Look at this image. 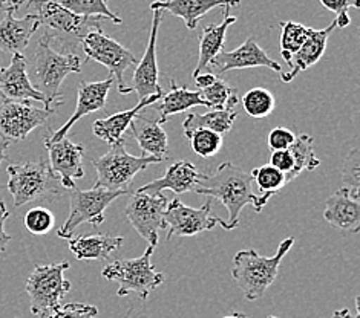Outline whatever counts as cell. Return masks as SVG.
Segmentation results:
<instances>
[{
    "label": "cell",
    "instance_id": "cell-1",
    "mask_svg": "<svg viewBox=\"0 0 360 318\" xmlns=\"http://www.w3.org/2000/svg\"><path fill=\"white\" fill-rule=\"evenodd\" d=\"M193 192L201 196L215 197L224 205L229 211V218L221 223V227L226 231H231L238 227L241 211L245 205H253L255 211L261 213L270 201V196L255 192L250 173L231 162L221 164L213 175H204L201 183L193 188Z\"/></svg>",
    "mask_w": 360,
    "mask_h": 318
},
{
    "label": "cell",
    "instance_id": "cell-2",
    "mask_svg": "<svg viewBox=\"0 0 360 318\" xmlns=\"http://www.w3.org/2000/svg\"><path fill=\"white\" fill-rule=\"evenodd\" d=\"M82 58L74 53H58L45 36L37 43L31 66V83L46 98L48 106L56 109L62 105L60 88L70 74H80Z\"/></svg>",
    "mask_w": 360,
    "mask_h": 318
},
{
    "label": "cell",
    "instance_id": "cell-3",
    "mask_svg": "<svg viewBox=\"0 0 360 318\" xmlns=\"http://www.w3.org/2000/svg\"><path fill=\"white\" fill-rule=\"evenodd\" d=\"M295 244L293 237L282 240L278 251L271 257H264L255 249H243L233 257L231 276L244 292L248 302L261 298L278 277L281 262Z\"/></svg>",
    "mask_w": 360,
    "mask_h": 318
},
{
    "label": "cell",
    "instance_id": "cell-4",
    "mask_svg": "<svg viewBox=\"0 0 360 318\" xmlns=\"http://www.w3.org/2000/svg\"><path fill=\"white\" fill-rule=\"evenodd\" d=\"M8 171V190H10L14 207L39 199H49V196L62 194L65 188L60 179L53 173L46 159L23 164H11Z\"/></svg>",
    "mask_w": 360,
    "mask_h": 318
},
{
    "label": "cell",
    "instance_id": "cell-5",
    "mask_svg": "<svg viewBox=\"0 0 360 318\" xmlns=\"http://www.w3.org/2000/svg\"><path fill=\"white\" fill-rule=\"evenodd\" d=\"M36 10L40 27L45 28V36L53 43L54 40L82 43L92 31H101L103 17H84L74 14L60 4V0H30Z\"/></svg>",
    "mask_w": 360,
    "mask_h": 318
},
{
    "label": "cell",
    "instance_id": "cell-6",
    "mask_svg": "<svg viewBox=\"0 0 360 318\" xmlns=\"http://www.w3.org/2000/svg\"><path fill=\"white\" fill-rule=\"evenodd\" d=\"M155 248V245H149L143 256L135 257V259L115 260L101 270L103 277L118 283V297L135 292L141 300H148L150 292L165 281V274L157 272L152 265V256Z\"/></svg>",
    "mask_w": 360,
    "mask_h": 318
},
{
    "label": "cell",
    "instance_id": "cell-7",
    "mask_svg": "<svg viewBox=\"0 0 360 318\" xmlns=\"http://www.w3.org/2000/svg\"><path fill=\"white\" fill-rule=\"evenodd\" d=\"M66 270H70L68 262L34 266L25 285L34 315L48 318L71 291V281L65 279Z\"/></svg>",
    "mask_w": 360,
    "mask_h": 318
},
{
    "label": "cell",
    "instance_id": "cell-8",
    "mask_svg": "<svg viewBox=\"0 0 360 318\" xmlns=\"http://www.w3.org/2000/svg\"><path fill=\"white\" fill-rule=\"evenodd\" d=\"M161 159L153 157H134L124 149V140L120 141L106 154L94 159L92 166L97 170L96 187L114 192H127L134 178L152 164H158Z\"/></svg>",
    "mask_w": 360,
    "mask_h": 318
},
{
    "label": "cell",
    "instance_id": "cell-9",
    "mask_svg": "<svg viewBox=\"0 0 360 318\" xmlns=\"http://www.w3.org/2000/svg\"><path fill=\"white\" fill-rule=\"evenodd\" d=\"M127 192H114L94 185L91 190H79L74 188L71 192V210L70 216L57 231V236L62 239H71L74 231L82 223H91L94 227L101 225L106 220V210L118 197Z\"/></svg>",
    "mask_w": 360,
    "mask_h": 318
},
{
    "label": "cell",
    "instance_id": "cell-10",
    "mask_svg": "<svg viewBox=\"0 0 360 318\" xmlns=\"http://www.w3.org/2000/svg\"><path fill=\"white\" fill-rule=\"evenodd\" d=\"M83 53L86 60H92L108 67V71L117 81L118 92L122 95H127V84L124 83V72L132 66H136V58L129 49L120 45L117 40L109 37L101 31H92L82 40Z\"/></svg>",
    "mask_w": 360,
    "mask_h": 318
},
{
    "label": "cell",
    "instance_id": "cell-11",
    "mask_svg": "<svg viewBox=\"0 0 360 318\" xmlns=\"http://www.w3.org/2000/svg\"><path fill=\"white\" fill-rule=\"evenodd\" d=\"M54 112L34 107L30 101L4 100L0 102V138L10 144L23 141L32 131L44 126Z\"/></svg>",
    "mask_w": 360,
    "mask_h": 318
},
{
    "label": "cell",
    "instance_id": "cell-12",
    "mask_svg": "<svg viewBox=\"0 0 360 318\" xmlns=\"http://www.w3.org/2000/svg\"><path fill=\"white\" fill-rule=\"evenodd\" d=\"M167 204V199L162 194L150 196L136 192L126 205L124 214L127 220L131 222L136 233L148 240L149 245L157 246L158 231L167 228L165 222Z\"/></svg>",
    "mask_w": 360,
    "mask_h": 318
},
{
    "label": "cell",
    "instance_id": "cell-13",
    "mask_svg": "<svg viewBox=\"0 0 360 318\" xmlns=\"http://www.w3.org/2000/svg\"><path fill=\"white\" fill-rule=\"evenodd\" d=\"M165 222L167 227V240L172 237H188L210 231L222 220L212 211V204L205 202L200 208L187 207L179 199H175L167 204L165 213Z\"/></svg>",
    "mask_w": 360,
    "mask_h": 318
},
{
    "label": "cell",
    "instance_id": "cell-14",
    "mask_svg": "<svg viewBox=\"0 0 360 318\" xmlns=\"http://www.w3.org/2000/svg\"><path fill=\"white\" fill-rule=\"evenodd\" d=\"M162 19L161 11H153L152 17V28L148 46H146L144 55L140 62H136L135 72L132 77L131 86H127V91L136 92L139 101L146 100L153 95H162L165 91L161 89L158 83V63H157V39H158V28Z\"/></svg>",
    "mask_w": 360,
    "mask_h": 318
},
{
    "label": "cell",
    "instance_id": "cell-15",
    "mask_svg": "<svg viewBox=\"0 0 360 318\" xmlns=\"http://www.w3.org/2000/svg\"><path fill=\"white\" fill-rule=\"evenodd\" d=\"M45 147L49 157L48 164L53 173L60 179L65 190H74L75 180L84 176V145L63 138L54 143L45 140Z\"/></svg>",
    "mask_w": 360,
    "mask_h": 318
},
{
    "label": "cell",
    "instance_id": "cell-16",
    "mask_svg": "<svg viewBox=\"0 0 360 318\" xmlns=\"http://www.w3.org/2000/svg\"><path fill=\"white\" fill-rule=\"evenodd\" d=\"M248 67H269L274 72H282V67L278 62L269 57L253 37H248L241 46L233 51H221L209 65V72L226 74L233 69H248Z\"/></svg>",
    "mask_w": 360,
    "mask_h": 318
},
{
    "label": "cell",
    "instance_id": "cell-17",
    "mask_svg": "<svg viewBox=\"0 0 360 318\" xmlns=\"http://www.w3.org/2000/svg\"><path fill=\"white\" fill-rule=\"evenodd\" d=\"M114 86V79L109 77L106 80L101 81H80L79 84V91H77V106L72 117L68 119V121L58 128L56 132H48L46 138L48 141H60L66 138L68 132L71 131L72 126L75 123H79V119H82L83 117H86L92 112H97L106 107L108 102V95L110 88Z\"/></svg>",
    "mask_w": 360,
    "mask_h": 318
},
{
    "label": "cell",
    "instance_id": "cell-18",
    "mask_svg": "<svg viewBox=\"0 0 360 318\" xmlns=\"http://www.w3.org/2000/svg\"><path fill=\"white\" fill-rule=\"evenodd\" d=\"M0 93L5 100L40 101L45 109L56 110L48 106L46 98L32 86L28 75V62L23 54H14L10 66L0 72Z\"/></svg>",
    "mask_w": 360,
    "mask_h": 318
},
{
    "label": "cell",
    "instance_id": "cell-19",
    "mask_svg": "<svg viewBox=\"0 0 360 318\" xmlns=\"http://www.w3.org/2000/svg\"><path fill=\"white\" fill-rule=\"evenodd\" d=\"M323 218L331 227L344 234H356L360 231L359 194H353L342 187L325 202Z\"/></svg>",
    "mask_w": 360,
    "mask_h": 318
},
{
    "label": "cell",
    "instance_id": "cell-20",
    "mask_svg": "<svg viewBox=\"0 0 360 318\" xmlns=\"http://www.w3.org/2000/svg\"><path fill=\"white\" fill-rule=\"evenodd\" d=\"M15 11L0 15V51L6 54H23L34 34L40 28L36 14H27L22 19L14 17Z\"/></svg>",
    "mask_w": 360,
    "mask_h": 318
},
{
    "label": "cell",
    "instance_id": "cell-21",
    "mask_svg": "<svg viewBox=\"0 0 360 318\" xmlns=\"http://www.w3.org/2000/svg\"><path fill=\"white\" fill-rule=\"evenodd\" d=\"M202 178L204 173H201L192 162L176 161L166 170L165 176L144 184L136 192L150 196H160L165 190H172L175 194H183L193 190L201 183Z\"/></svg>",
    "mask_w": 360,
    "mask_h": 318
},
{
    "label": "cell",
    "instance_id": "cell-22",
    "mask_svg": "<svg viewBox=\"0 0 360 318\" xmlns=\"http://www.w3.org/2000/svg\"><path fill=\"white\" fill-rule=\"evenodd\" d=\"M239 4L241 0H157L150 4V10L181 17L187 29L192 31L198 27L201 17L207 15L215 8H231Z\"/></svg>",
    "mask_w": 360,
    "mask_h": 318
},
{
    "label": "cell",
    "instance_id": "cell-23",
    "mask_svg": "<svg viewBox=\"0 0 360 318\" xmlns=\"http://www.w3.org/2000/svg\"><path fill=\"white\" fill-rule=\"evenodd\" d=\"M336 28V22L333 20L327 28L311 29L310 36L307 37L301 49L290 58L288 65L291 66V69L288 72H281V80L284 83L293 81L299 74H302L308 67H311L313 65L319 62L322 55L325 54V49H327L330 34Z\"/></svg>",
    "mask_w": 360,
    "mask_h": 318
},
{
    "label": "cell",
    "instance_id": "cell-24",
    "mask_svg": "<svg viewBox=\"0 0 360 318\" xmlns=\"http://www.w3.org/2000/svg\"><path fill=\"white\" fill-rule=\"evenodd\" d=\"M230 8H222V22L219 25H209L204 27L200 36V57L196 65L193 77L201 72H209V65L221 51H224V43L227 29L236 23V17L230 15Z\"/></svg>",
    "mask_w": 360,
    "mask_h": 318
},
{
    "label": "cell",
    "instance_id": "cell-25",
    "mask_svg": "<svg viewBox=\"0 0 360 318\" xmlns=\"http://www.w3.org/2000/svg\"><path fill=\"white\" fill-rule=\"evenodd\" d=\"M161 97L162 95L149 97V98L139 101V105H136L132 109H129V110H123V112H118V114H114V115H110L108 118L97 119V121L94 123V126H92L94 135H96L98 140L105 141L109 145H114L120 141H123L124 140V136H123L124 132L127 131V127L131 126L134 119L139 117L140 110H143L144 107H148V106L155 105V102Z\"/></svg>",
    "mask_w": 360,
    "mask_h": 318
},
{
    "label": "cell",
    "instance_id": "cell-26",
    "mask_svg": "<svg viewBox=\"0 0 360 318\" xmlns=\"http://www.w3.org/2000/svg\"><path fill=\"white\" fill-rule=\"evenodd\" d=\"M131 131L134 138L139 143L143 157H153L165 161L167 157V133L161 127L158 119H149L144 117H136L131 123Z\"/></svg>",
    "mask_w": 360,
    "mask_h": 318
},
{
    "label": "cell",
    "instance_id": "cell-27",
    "mask_svg": "<svg viewBox=\"0 0 360 318\" xmlns=\"http://www.w3.org/2000/svg\"><path fill=\"white\" fill-rule=\"evenodd\" d=\"M124 244L123 237L97 234V236H77L68 239V246L79 260H106L115 249Z\"/></svg>",
    "mask_w": 360,
    "mask_h": 318
},
{
    "label": "cell",
    "instance_id": "cell-28",
    "mask_svg": "<svg viewBox=\"0 0 360 318\" xmlns=\"http://www.w3.org/2000/svg\"><path fill=\"white\" fill-rule=\"evenodd\" d=\"M160 100L161 102L157 106V110L160 114V118H158L160 124L166 123L172 115L183 114V112H187L192 107H196V106L207 107V105H205V101L201 97L200 91H188L187 88H183V86H176L174 80L170 81L169 92L162 93V97Z\"/></svg>",
    "mask_w": 360,
    "mask_h": 318
},
{
    "label": "cell",
    "instance_id": "cell-29",
    "mask_svg": "<svg viewBox=\"0 0 360 318\" xmlns=\"http://www.w3.org/2000/svg\"><path fill=\"white\" fill-rule=\"evenodd\" d=\"M236 118H238V112L235 109L210 110L207 114H202V115L191 114L184 119L183 131L187 138L195 131H200V128H207V131L224 135L231 131Z\"/></svg>",
    "mask_w": 360,
    "mask_h": 318
},
{
    "label": "cell",
    "instance_id": "cell-30",
    "mask_svg": "<svg viewBox=\"0 0 360 318\" xmlns=\"http://www.w3.org/2000/svg\"><path fill=\"white\" fill-rule=\"evenodd\" d=\"M314 138L308 133H301L296 136L295 143L291 144L288 149L291 157L295 159V175L296 178L302 173V171H313L321 166V159L316 157L313 149Z\"/></svg>",
    "mask_w": 360,
    "mask_h": 318
},
{
    "label": "cell",
    "instance_id": "cell-31",
    "mask_svg": "<svg viewBox=\"0 0 360 318\" xmlns=\"http://www.w3.org/2000/svg\"><path fill=\"white\" fill-rule=\"evenodd\" d=\"M200 92L205 105H207V109L212 110L235 109V106L239 102L238 92L233 88H230V84L219 79V77L212 86Z\"/></svg>",
    "mask_w": 360,
    "mask_h": 318
},
{
    "label": "cell",
    "instance_id": "cell-32",
    "mask_svg": "<svg viewBox=\"0 0 360 318\" xmlns=\"http://www.w3.org/2000/svg\"><path fill=\"white\" fill-rule=\"evenodd\" d=\"M281 55L288 63L290 58L293 57L301 46L307 37L310 36L311 28L305 27V25L296 23V22H281Z\"/></svg>",
    "mask_w": 360,
    "mask_h": 318
},
{
    "label": "cell",
    "instance_id": "cell-33",
    "mask_svg": "<svg viewBox=\"0 0 360 318\" xmlns=\"http://www.w3.org/2000/svg\"><path fill=\"white\" fill-rule=\"evenodd\" d=\"M243 106L247 115L259 119L271 114L274 106H276V100H274V95L269 89L253 88L243 97Z\"/></svg>",
    "mask_w": 360,
    "mask_h": 318
},
{
    "label": "cell",
    "instance_id": "cell-34",
    "mask_svg": "<svg viewBox=\"0 0 360 318\" xmlns=\"http://www.w3.org/2000/svg\"><path fill=\"white\" fill-rule=\"evenodd\" d=\"M66 10L84 17H103L114 23H123L122 17L109 10L106 0H60Z\"/></svg>",
    "mask_w": 360,
    "mask_h": 318
},
{
    "label": "cell",
    "instance_id": "cell-35",
    "mask_svg": "<svg viewBox=\"0 0 360 318\" xmlns=\"http://www.w3.org/2000/svg\"><path fill=\"white\" fill-rule=\"evenodd\" d=\"M253 184H256L259 187V190L262 194L267 196H274L276 193H279L282 188H284L288 183H287V176L279 171L278 168H274L273 166L267 164L262 166L258 168H253L250 173Z\"/></svg>",
    "mask_w": 360,
    "mask_h": 318
},
{
    "label": "cell",
    "instance_id": "cell-36",
    "mask_svg": "<svg viewBox=\"0 0 360 318\" xmlns=\"http://www.w3.org/2000/svg\"><path fill=\"white\" fill-rule=\"evenodd\" d=\"M192 150L201 158H212L221 150L222 147V135L207 131V128H200L195 131L191 136Z\"/></svg>",
    "mask_w": 360,
    "mask_h": 318
},
{
    "label": "cell",
    "instance_id": "cell-37",
    "mask_svg": "<svg viewBox=\"0 0 360 318\" xmlns=\"http://www.w3.org/2000/svg\"><path fill=\"white\" fill-rule=\"evenodd\" d=\"M23 223H25V228H27L31 234L41 236V234L49 233V231L54 228L56 218L48 208L36 207V208H31L27 214H25Z\"/></svg>",
    "mask_w": 360,
    "mask_h": 318
},
{
    "label": "cell",
    "instance_id": "cell-38",
    "mask_svg": "<svg viewBox=\"0 0 360 318\" xmlns=\"http://www.w3.org/2000/svg\"><path fill=\"white\" fill-rule=\"evenodd\" d=\"M342 183L353 194H359L360 185V150L354 147L349 150L342 166Z\"/></svg>",
    "mask_w": 360,
    "mask_h": 318
},
{
    "label": "cell",
    "instance_id": "cell-39",
    "mask_svg": "<svg viewBox=\"0 0 360 318\" xmlns=\"http://www.w3.org/2000/svg\"><path fill=\"white\" fill-rule=\"evenodd\" d=\"M321 5H323L327 10L336 14V27L338 28H347L351 23L348 10L349 8H359L360 0H319Z\"/></svg>",
    "mask_w": 360,
    "mask_h": 318
},
{
    "label": "cell",
    "instance_id": "cell-40",
    "mask_svg": "<svg viewBox=\"0 0 360 318\" xmlns=\"http://www.w3.org/2000/svg\"><path fill=\"white\" fill-rule=\"evenodd\" d=\"M98 315V309L94 305L66 303L60 305L48 318H94Z\"/></svg>",
    "mask_w": 360,
    "mask_h": 318
},
{
    "label": "cell",
    "instance_id": "cell-41",
    "mask_svg": "<svg viewBox=\"0 0 360 318\" xmlns=\"http://www.w3.org/2000/svg\"><path fill=\"white\" fill-rule=\"evenodd\" d=\"M270 166L274 168H278L287 176V183L290 184L291 180L296 179L295 175V159L291 157L290 150H278V152H271L270 157Z\"/></svg>",
    "mask_w": 360,
    "mask_h": 318
},
{
    "label": "cell",
    "instance_id": "cell-42",
    "mask_svg": "<svg viewBox=\"0 0 360 318\" xmlns=\"http://www.w3.org/2000/svg\"><path fill=\"white\" fill-rule=\"evenodd\" d=\"M296 135L287 127H274L269 135V149L271 152L287 150L295 143Z\"/></svg>",
    "mask_w": 360,
    "mask_h": 318
},
{
    "label": "cell",
    "instance_id": "cell-43",
    "mask_svg": "<svg viewBox=\"0 0 360 318\" xmlns=\"http://www.w3.org/2000/svg\"><path fill=\"white\" fill-rule=\"evenodd\" d=\"M10 218V211H8L5 202L0 201V253H4L6 245L11 242V236L5 231V222Z\"/></svg>",
    "mask_w": 360,
    "mask_h": 318
},
{
    "label": "cell",
    "instance_id": "cell-44",
    "mask_svg": "<svg viewBox=\"0 0 360 318\" xmlns=\"http://www.w3.org/2000/svg\"><path fill=\"white\" fill-rule=\"evenodd\" d=\"M217 79H218V77L215 74H212V72H201V74L193 77V80H195L196 86L200 88V91L209 88V86H212L213 83L217 81Z\"/></svg>",
    "mask_w": 360,
    "mask_h": 318
},
{
    "label": "cell",
    "instance_id": "cell-45",
    "mask_svg": "<svg viewBox=\"0 0 360 318\" xmlns=\"http://www.w3.org/2000/svg\"><path fill=\"white\" fill-rule=\"evenodd\" d=\"M25 0H0V15L6 11H17L23 5Z\"/></svg>",
    "mask_w": 360,
    "mask_h": 318
},
{
    "label": "cell",
    "instance_id": "cell-46",
    "mask_svg": "<svg viewBox=\"0 0 360 318\" xmlns=\"http://www.w3.org/2000/svg\"><path fill=\"white\" fill-rule=\"evenodd\" d=\"M331 318H360L359 315L353 317L349 312V309H340V311H334Z\"/></svg>",
    "mask_w": 360,
    "mask_h": 318
},
{
    "label": "cell",
    "instance_id": "cell-47",
    "mask_svg": "<svg viewBox=\"0 0 360 318\" xmlns=\"http://www.w3.org/2000/svg\"><path fill=\"white\" fill-rule=\"evenodd\" d=\"M8 147H10V143H6V141H0V164H2V162L6 159Z\"/></svg>",
    "mask_w": 360,
    "mask_h": 318
},
{
    "label": "cell",
    "instance_id": "cell-48",
    "mask_svg": "<svg viewBox=\"0 0 360 318\" xmlns=\"http://www.w3.org/2000/svg\"><path fill=\"white\" fill-rule=\"evenodd\" d=\"M224 318H248V317L245 314H241V312H235V314H230V315H227Z\"/></svg>",
    "mask_w": 360,
    "mask_h": 318
},
{
    "label": "cell",
    "instance_id": "cell-49",
    "mask_svg": "<svg viewBox=\"0 0 360 318\" xmlns=\"http://www.w3.org/2000/svg\"><path fill=\"white\" fill-rule=\"evenodd\" d=\"M267 318H276V317H273V315H270V317H267Z\"/></svg>",
    "mask_w": 360,
    "mask_h": 318
},
{
    "label": "cell",
    "instance_id": "cell-50",
    "mask_svg": "<svg viewBox=\"0 0 360 318\" xmlns=\"http://www.w3.org/2000/svg\"><path fill=\"white\" fill-rule=\"evenodd\" d=\"M2 69H4V67H2V66H0V72H2Z\"/></svg>",
    "mask_w": 360,
    "mask_h": 318
},
{
    "label": "cell",
    "instance_id": "cell-51",
    "mask_svg": "<svg viewBox=\"0 0 360 318\" xmlns=\"http://www.w3.org/2000/svg\"><path fill=\"white\" fill-rule=\"evenodd\" d=\"M162 2H166V0H162Z\"/></svg>",
    "mask_w": 360,
    "mask_h": 318
},
{
    "label": "cell",
    "instance_id": "cell-52",
    "mask_svg": "<svg viewBox=\"0 0 360 318\" xmlns=\"http://www.w3.org/2000/svg\"><path fill=\"white\" fill-rule=\"evenodd\" d=\"M106 4H108V0H106Z\"/></svg>",
    "mask_w": 360,
    "mask_h": 318
}]
</instances>
